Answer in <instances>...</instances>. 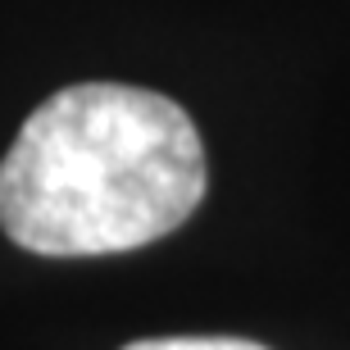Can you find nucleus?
Instances as JSON below:
<instances>
[{
    "mask_svg": "<svg viewBox=\"0 0 350 350\" xmlns=\"http://www.w3.org/2000/svg\"><path fill=\"white\" fill-rule=\"evenodd\" d=\"M205 187V146L178 100L78 82L41 100L0 159V228L32 255H118L182 228Z\"/></svg>",
    "mask_w": 350,
    "mask_h": 350,
    "instance_id": "f257e3e1",
    "label": "nucleus"
},
{
    "mask_svg": "<svg viewBox=\"0 0 350 350\" xmlns=\"http://www.w3.org/2000/svg\"><path fill=\"white\" fill-rule=\"evenodd\" d=\"M123 350H269V346L246 337H146V341H128Z\"/></svg>",
    "mask_w": 350,
    "mask_h": 350,
    "instance_id": "f03ea898",
    "label": "nucleus"
}]
</instances>
